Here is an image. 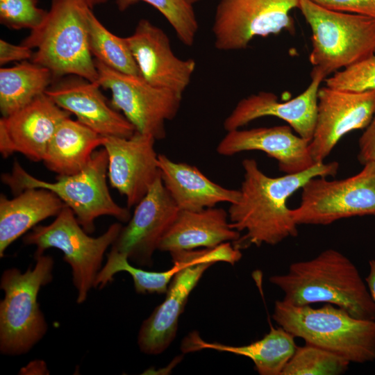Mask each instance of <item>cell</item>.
<instances>
[{"instance_id": "f1b7e54d", "label": "cell", "mask_w": 375, "mask_h": 375, "mask_svg": "<svg viewBox=\"0 0 375 375\" xmlns=\"http://www.w3.org/2000/svg\"><path fill=\"white\" fill-rule=\"evenodd\" d=\"M349 364L334 353L306 344L297 347L281 375H340L347 371Z\"/></svg>"}, {"instance_id": "d4e9b609", "label": "cell", "mask_w": 375, "mask_h": 375, "mask_svg": "<svg viewBox=\"0 0 375 375\" xmlns=\"http://www.w3.org/2000/svg\"><path fill=\"white\" fill-rule=\"evenodd\" d=\"M102 140L103 136L77 119L67 117L56 128L42 161L58 176L75 174L86 167L102 146Z\"/></svg>"}, {"instance_id": "7a4b0ae2", "label": "cell", "mask_w": 375, "mask_h": 375, "mask_svg": "<svg viewBox=\"0 0 375 375\" xmlns=\"http://www.w3.org/2000/svg\"><path fill=\"white\" fill-rule=\"evenodd\" d=\"M269 280L284 292L283 300L290 304L331 303L355 317L375 320V303L357 267L334 249L312 259L294 262L286 274Z\"/></svg>"}, {"instance_id": "603a6c76", "label": "cell", "mask_w": 375, "mask_h": 375, "mask_svg": "<svg viewBox=\"0 0 375 375\" xmlns=\"http://www.w3.org/2000/svg\"><path fill=\"white\" fill-rule=\"evenodd\" d=\"M65 203L53 192L43 188L23 190L12 199L0 196V258L19 237L42 220L56 216Z\"/></svg>"}, {"instance_id": "8d00e7d4", "label": "cell", "mask_w": 375, "mask_h": 375, "mask_svg": "<svg viewBox=\"0 0 375 375\" xmlns=\"http://www.w3.org/2000/svg\"><path fill=\"white\" fill-rule=\"evenodd\" d=\"M369 271L365 278L369 294L375 303V259L369 261Z\"/></svg>"}, {"instance_id": "ffe728a7", "label": "cell", "mask_w": 375, "mask_h": 375, "mask_svg": "<svg viewBox=\"0 0 375 375\" xmlns=\"http://www.w3.org/2000/svg\"><path fill=\"white\" fill-rule=\"evenodd\" d=\"M213 264L188 265L179 270L169 284L165 300L142 324L138 344L148 355L165 351L174 340L180 315L188 297L203 273Z\"/></svg>"}, {"instance_id": "ac0fdd59", "label": "cell", "mask_w": 375, "mask_h": 375, "mask_svg": "<svg viewBox=\"0 0 375 375\" xmlns=\"http://www.w3.org/2000/svg\"><path fill=\"white\" fill-rule=\"evenodd\" d=\"M98 83L69 75L49 87L45 94L59 107L101 136L130 138L133 125L108 104Z\"/></svg>"}, {"instance_id": "74e56055", "label": "cell", "mask_w": 375, "mask_h": 375, "mask_svg": "<svg viewBox=\"0 0 375 375\" xmlns=\"http://www.w3.org/2000/svg\"><path fill=\"white\" fill-rule=\"evenodd\" d=\"M90 6L92 8L93 6L105 3L107 0H87Z\"/></svg>"}, {"instance_id": "5bb4252c", "label": "cell", "mask_w": 375, "mask_h": 375, "mask_svg": "<svg viewBox=\"0 0 375 375\" xmlns=\"http://www.w3.org/2000/svg\"><path fill=\"white\" fill-rule=\"evenodd\" d=\"M156 140L137 131L130 138L103 136L108 153V178L110 185L135 206L160 176Z\"/></svg>"}, {"instance_id": "7c38bea8", "label": "cell", "mask_w": 375, "mask_h": 375, "mask_svg": "<svg viewBox=\"0 0 375 375\" xmlns=\"http://www.w3.org/2000/svg\"><path fill=\"white\" fill-rule=\"evenodd\" d=\"M375 112V90L319 88L316 123L309 143L315 162H322L346 134L363 129Z\"/></svg>"}, {"instance_id": "52a82bcc", "label": "cell", "mask_w": 375, "mask_h": 375, "mask_svg": "<svg viewBox=\"0 0 375 375\" xmlns=\"http://www.w3.org/2000/svg\"><path fill=\"white\" fill-rule=\"evenodd\" d=\"M298 8L311 30L312 70L327 77L375 55V19L312 0H299Z\"/></svg>"}, {"instance_id": "d6a6232c", "label": "cell", "mask_w": 375, "mask_h": 375, "mask_svg": "<svg viewBox=\"0 0 375 375\" xmlns=\"http://www.w3.org/2000/svg\"><path fill=\"white\" fill-rule=\"evenodd\" d=\"M326 8L375 19V0H312Z\"/></svg>"}, {"instance_id": "30bf717a", "label": "cell", "mask_w": 375, "mask_h": 375, "mask_svg": "<svg viewBox=\"0 0 375 375\" xmlns=\"http://www.w3.org/2000/svg\"><path fill=\"white\" fill-rule=\"evenodd\" d=\"M100 87L110 90V105L133 125L137 132L156 140L166 137L165 122L177 115L182 96L158 88L141 76L124 74L94 59Z\"/></svg>"}, {"instance_id": "cb8c5ba5", "label": "cell", "mask_w": 375, "mask_h": 375, "mask_svg": "<svg viewBox=\"0 0 375 375\" xmlns=\"http://www.w3.org/2000/svg\"><path fill=\"white\" fill-rule=\"evenodd\" d=\"M295 337L281 326L271 327L262 339L244 346H229L217 342H208L198 333L192 332L183 341L181 349L185 353L213 349L243 356L250 358L260 375H281L294 353L297 346Z\"/></svg>"}, {"instance_id": "277c9868", "label": "cell", "mask_w": 375, "mask_h": 375, "mask_svg": "<svg viewBox=\"0 0 375 375\" xmlns=\"http://www.w3.org/2000/svg\"><path fill=\"white\" fill-rule=\"evenodd\" d=\"M272 319L306 344L334 353L350 362L375 360V320L351 315L331 303L314 308L276 300Z\"/></svg>"}, {"instance_id": "8fae6325", "label": "cell", "mask_w": 375, "mask_h": 375, "mask_svg": "<svg viewBox=\"0 0 375 375\" xmlns=\"http://www.w3.org/2000/svg\"><path fill=\"white\" fill-rule=\"evenodd\" d=\"M299 0H219L212 32L216 49H246L256 37H267L289 29L290 12Z\"/></svg>"}, {"instance_id": "9c48e42d", "label": "cell", "mask_w": 375, "mask_h": 375, "mask_svg": "<svg viewBox=\"0 0 375 375\" xmlns=\"http://www.w3.org/2000/svg\"><path fill=\"white\" fill-rule=\"evenodd\" d=\"M299 206L291 210L299 225H328L357 216H375V162L340 180L310 178L301 188Z\"/></svg>"}, {"instance_id": "9a60e30c", "label": "cell", "mask_w": 375, "mask_h": 375, "mask_svg": "<svg viewBox=\"0 0 375 375\" xmlns=\"http://www.w3.org/2000/svg\"><path fill=\"white\" fill-rule=\"evenodd\" d=\"M124 38L145 81L183 95L195 70L194 60L177 57L167 34L146 19H141L134 32Z\"/></svg>"}, {"instance_id": "4dcf8cb0", "label": "cell", "mask_w": 375, "mask_h": 375, "mask_svg": "<svg viewBox=\"0 0 375 375\" xmlns=\"http://www.w3.org/2000/svg\"><path fill=\"white\" fill-rule=\"evenodd\" d=\"M38 0H1L0 22L12 29L38 28L48 11L38 6Z\"/></svg>"}, {"instance_id": "f35d334b", "label": "cell", "mask_w": 375, "mask_h": 375, "mask_svg": "<svg viewBox=\"0 0 375 375\" xmlns=\"http://www.w3.org/2000/svg\"><path fill=\"white\" fill-rule=\"evenodd\" d=\"M190 3H192V5L197 2H198L200 0H188Z\"/></svg>"}, {"instance_id": "ba28073f", "label": "cell", "mask_w": 375, "mask_h": 375, "mask_svg": "<svg viewBox=\"0 0 375 375\" xmlns=\"http://www.w3.org/2000/svg\"><path fill=\"white\" fill-rule=\"evenodd\" d=\"M122 225L116 222L99 237L90 236L66 205L48 225H37L23 238L26 245L36 247L34 256L55 248L63 253V260L72 269V282L77 291L76 303H84L102 268L103 256L117 239Z\"/></svg>"}, {"instance_id": "8992f818", "label": "cell", "mask_w": 375, "mask_h": 375, "mask_svg": "<svg viewBox=\"0 0 375 375\" xmlns=\"http://www.w3.org/2000/svg\"><path fill=\"white\" fill-rule=\"evenodd\" d=\"M108 162V153L103 147L93 153L81 172L58 176L53 183L31 175L17 160L14 162L12 172L3 174L1 178L2 183L15 194L29 188L53 192L73 210L78 223L90 234L94 231L95 219L101 216H112L124 223H127L131 217L129 208L118 205L110 194L107 185Z\"/></svg>"}, {"instance_id": "44dd1931", "label": "cell", "mask_w": 375, "mask_h": 375, "mask_svg": "<svg viewBox=\"0 0 375 375\" xmlns=\"http://www.w3.org/2000/svg\"><path fill=\"white\" fill-rule=\"evenodd\" d=\"M162 183L181 210L197 211L217 203L237 201L240 190L224 188L209 179L197 167L177 162L158 154Z\"/></svg>"}, {"instance_id": "e0dca14e", "label": "cell", "mask_w": 375, "mask_h": 375, "mask_svg": "<svg viewBox=\"0 0 375 375\" xmlns=\"http://www.w3.org/2000/svg\"><path fill=\"white\" fill-rule=\"evenodd\" d=\"M71 113L45 93L27 106L0 119V152L3 158L19 153L30 160L42 161L58 125Z\"/></svg>"}, {"instance_id": "ab89813d", "label": "cell", "mask_w": 375, "mask_h": 375, "mask_svg": "<svg viewBox=\"0 0 375 375\" xmlns=\"http://www.w3.org/2000/svg\"><path fill=\"white\" fill-rule=\"evenodd\" d=\"M1 1V0H0Z\"/></svg>"}, {"instance_id": "f546056e", "label": "cell", "mask_w": 375, "mask_h": 375, "mask_svg": "<svg viewBox=\"0 0 375 375\" xmlns=\"http://www.w3.org/2000/svg\"><path fill=\"white\" fill-rule=\"evenodd\" d=\"M139 1L157 9L174 28L179 40L185 46L193 45L199 29L193 5L188 0H116L119 10H126Z\"/></svg>"}, {"instance_id": "7402d4cb", "label": "cell", "mask_w": 375, "mask_h": 375, "mask_svg": "<svg viewBox=\"0 0 375 375\" xmlns=\"http://www.w3.org/2000/svg\"><path fill=\"white\" fill-rule=\"evenodd\" d=\"M241 235L231 226L228 211L211 207L201 210H179L162 238L158 250L169 253L208 248L235 242Z\"/></svg>"}, {"instance_id": "484cf974", "label": "cell", "mask_w": 375, "mask_h": 375, "mask_svg": "<svg viewBox=\"0 0 375 375\" xmlns=\"http://www.w3.org/2000/svg\"><path fill=\"white\" fill-rule=\"evenodd\" d=\"M49 69L32 61L0 69V110L7 117L44 94L53 79Z\"/></svg>"}, {"instance_id": "6da1fadb", "label": "cell", "mask_w": 375, "mask_h": 375, "mask_svg": "<svg viewBox=\"0 0 375 375\" xmlns=\"http://www.w3.org/2000/svg\"><path fill=\"white\" fill-rule=\"evenodd\" d=\"M242 165L244 177L240 197L228 210L231 226L245 232L233 242L239 249L251 245H276L297 237L298 225L287 206L288 198L310 178L335 176L339 169L338 162H322L301 173L271 177L259 168L255 159H244Z\"/></svg>"}, {"instance_id": "83f0119b", "label": "cell", "mask_w": 375, "mask_h": 375, "mask_svg": "<svg viewBox=\"0 0 375 375\" xmlns=\"http://www.w3.org/2000/svg\"><path fill=\"white\" fill-rule=\"evenodd\" d=\"M89 46L95 60L116 71L141 76L125 38L109 31L92 9L88 14Z\"/></svg>"}, {"instance_id": "2e32d148", "label": "cell", "mask_w": 375, "mask_h": 375, "mask_svg": "<svg viewBox=\"0 0 375 375\" xmlns=\"http://www.w3.org/2000/svg\"><path fill=\"white\" fill-rule=\"evenodd\" d=\"M310 76L307 88L287 101H279L270 92H259L242 99L224 119V128L226 131L239 129L258 118L272 116L285 121L298 135L310 142L316 123L318 92L326 78L314 70Z\"/></svg>"}, {"instance_id": "3957f363", "label": "cell", "mask_w": 375, "mask_h": 375, "mask_svg": "<svg viewBox=\"0 0 375 375\" xmlns=\"http://www.w3.org/2000/svg\"><path fill=\"white\" fill-rule=\"evenodd\" d=\"M87 0H52L43 23L22 42L36 49L31 61L43 66L54 78L75 75L97 83L88 35Z\"/></svg>"}, {"instance_id": "4316f807", "label": "cell", "mask_w": 375, "mask_h": 375, "mask_svg": "<svg viewBox=\"0 0 375 375\" xmlns=\"http://www.w3.org/2000/svg\"><path fill=\"white\" fill-rule=\"evenodd\" d=\"M173 264L171 269L163 272L145 270L131 265L125 254L110 249L107 254L106 263L97 277L95 288H103L113 281L116 274L126 272L131 276L137 293H166L169 284L176 274L183 267L190 265L182 261H174Z\"/></svg>"}, {"instance_id": "d590c367", "label": "cell", "mask_w": 375, "mask_h": 375, "mask_svg": "<svg viewBox=\"0 0 375 375\" xmlns=\"http://www.w3.org/2000/svg\"><path fill=\"white\" fill-rule=\"evenodd\" d=\"M23 371L24 374H49V371L46 366V364L42 360H34L30 362L26 367L22 368L21 372Z\"/></svg>"}, {"instance_id": "1f68e13d", "label": "cell", "mask_w": 375, "mask_h": 375, "mask_svg": "<svg viewBox=\"0 0 375 375\" xmlns=\"http://www.w3.org/2000/svg\"><path fill=\"white\" fill-rule=\"evenodd\" d=\"M325 85L342 90H375V55L325 78Z\"/></svg>"}, {"instance_id": "5b68a950", "label": "cell", "mask_w": 375, "mask_h": 375, "mask_svg": "<svg viewBox=\"0 0 375 375\" xmlns=\"http://www.w3.org/2000/svg\"><path fill=\"white\" fill-rule=\"evenodd\" d=\"M35 263L25 272L5 269L0 288V352L8 356L30 351L46 335L48 324L38 301L40 289L53 280L54 260L49 255L34 256Z\"/></svg>"}, {"instance_id": "836d02e7", "label": "cell", "mask_w": 375, "mask_h": 375, "mask_svg": "<svg viewBox=\"0 0 375 375\" xmlns=\"http://www.w3.org/2000/svg\"><path fill=\"white\" fill-rule=\"evenodd\" d=\"M358 160L362 165L375 162V112L358 140Z\"/></svg>"}, {"instance_id": "4fadbf2b", "label": "cell", "mask_w": 375, "mask_h": 375, "mask_svg": "<svg viewBox=\"0 0 375 375\" xmlns=\"http://www.w3.org/2000/svg\"><path fill=\"white\" fill-rule=\"evenodd\" d=\"M179 210L160 176L135 206L111 249L140 267L151 266L153 255Z\"/></svg>"}, {"instance_id": "d6986e66", "label": "cell", "mask_w": 375, "mask_h": 375, "mask_svg": "<svg viewBox=\"0 0 375 375\" xmlns=\"http://www.w3.org/2000/svg\"><path fill=\"white\" fill-rule=\"evenodd\" d=\"M289 125L232 130L227 131L216 150L224 156L260 151L275 159L285 174L301 173L317 162L311 156L310 141L295 135Z\"/></svg>"}, {"instance_id": "e575fe53", "label": "cell", "mask_w": 375, "mask_h": 375, "mask_svg": "<svg viewBox=\"0 0 375 375\" xmlns=\"http://www.w3.org/2000/svg\"><path fill=\"white\" fill-rule=\"evenodd\" d=\"M33 49L27 46L11 44L3 39L0 40V65H4L12 61L31 60Z\"/></svg>"}]
</instances>
